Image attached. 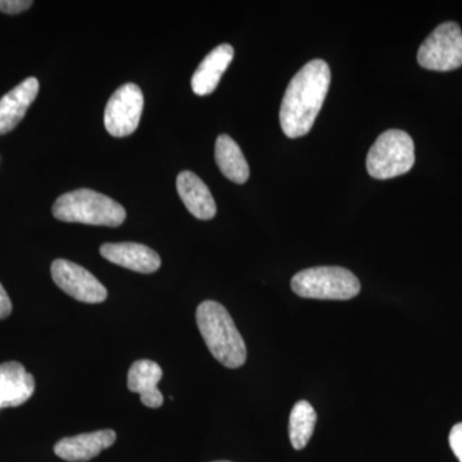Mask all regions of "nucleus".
<instances>
[{
  "mask_svg": "<svg viewBox=\"0 0 462 462\" xmlns=\"http://www.w3.org/2000/svg\"><path fill=\"white\" fill-rule=\"evenodd\" d=\"M51 272L57 287L80 302L100 303L107 300L105 285L80 264L60 258L51 263Z\"/></svg>",
  "mask_w": 462,
  "mask_h": 462,
  "instance_id": "nucleus-8",
  "label": "nucleus"
},
{
  "mask_svg": "<svg viewBox=\"0 0 462 462\" xmlns=\"http://www.w3.org/2000/svg\"><path fill=\"white\" fill-rule=\"evenodd\" d=\"M144 97L138 85L125 84L109 98L105 111V126L115 138L132 135L141 123Z\"/></svg>",
  "mask_w": 462,
  "mask_h": 462,
  "instance_id": "nucleus-7",
  "label": "nucleus"
},
{
  "mask_svg": "<svg viewBox=\"0 0 462 462\" xmlns=\"http://www.w3.org/2000/svg\"><path fill=\"white\" fill-rule=\"evenodd\" d=\"M234 58L230 44H221L207 54L191 78V89L199 97L214 93Z\"/></svg>",
  "mask_w": 462,
  "mask_h": 462,
  "instance_id": "nucleus-15",
  "label": "nucleus"
},
{
  "mask_svg": "<svg viewBox=\"0 0 462 462\" xmlns=\"http://www.w3.org/2000/svg\"><path fill=\"white\" fill-rule=\"evenodd\" d=\"M330 76L329 65L314 60L291 79L279 114L282 132L288 138H300L312 129L329 91Z\"/></svg>",
  "mask_w": 462,
  "mask_h": 462,
  "instance_id": "nucleus-1",
  "label": "nucleus"
},
{
  "mask_svg": "<svg viewBox=\"0 0 462 462\" xmlns=\"http://www.w3.org/2000/svg\"><path fill=\"white\" fill-rule=\"evenodd\" d=\"M291 289L302 298L346 300L360 293L361 284L345 267L318 266L297 273L291 279Z\"/></svg>",
  "mask_w": 462,
  "mask_h": 462,
  "instance_id": "nucleus-4",
  "label": "nucleus"
},
{
  "mask_svg": "<svg viewBox=\"0 0 462 462\" xmlns=\"http://www.w3.org/2000/svg\"><path fill=\"white\" fill-rule=\"evenodd\" d=\"M214 462H231V461H214Z\"/></svg>",
  "mask_w": 462,
  "mask_h": 462,
  "instance_id": "nucleus-21",
  "label": "nucleus"
},
{
  "mask_svg": "<svg viewBox=\"0 0 462 462\" xmlns=\"http://www.w3.org/2000/svg\"><path fill=\"white\" fill-rule=\"evenodd\" d=\"M318 415L312 404L307 401H300L294 404L289 419V437L294 449L305 448L314 434Z\"/></svg>",
  "mask_w": 462,
  "mask_h": 462,
  "instance_id": "nucleus-17",
  "label": "nucleus"
},
{
  "mask_svg": "<svg viewBox=\"0 0 462 462\" xmlns=\"http://www.w3.org/2000/svg\"><path fill=\"white\" fill-rule=\"evenodd\" d=\"M100 254L109 263L135 273H156L161 267L157 252L139 243H106L100 247Z\"/></svg>",
  "mask_w": 462,
  "mask_h": 462,
  "instance_id": "nucleus-9",
  "label": "nucleus"
},
{
  "mask_svg": "<svg viewBox=\"0 0 462 462\" xmlns=\"http://www.w3.org/2000/svg\"><path fill=\"white\" fill-rule=\"evenodd\" d=\"M176 188L182 203L194 217L199 220H211L215 217L217 207L214 197L199 175L191 171L179 173Z\"/></svg>",
  "mask_w": 462,
  "mask_h": 462,
  "instance_id": "nucleus-13",
  "label": "nucleus"
},
{
  "mask_svg": "<svg viewBox=\"0 0 462 462\" xmlns=\"http://www.w3.org/2000/svg\"><path fill=\"white\" fill-rule=\"evenodd\" d=\"M53 216L63 223L117 227L124 224L126 211L105 194L78 189L63 194L53 205Z\"/></svg>",
  "mask_w": 462,
  "mask_h": 462,
  "instance_id": "nucleus-3",
  "label": "nucleus"
},
{
  "mask_svg": "<svg viewBox=\"0 0 462 462\" xmlns=\"http://www.w3.org/2000/svg\"><path fill=\"white\" fill-rule=\"evenodd\" d=\"M216 163L229 180L245 184L249 178V166L242 149L226 134L218 136L215 149Z\"/></svg>",
  "mask_w": 462,
  "mask_h": 462,
  "instance_id": "nucleus-16",
  "label": "nucleus"
},
{
  "mask_svg": "<svg viewBox=\"0 0 462 462\" xmlns=\"http://www.w3.org/2000/svg\"><path fill=\"white\" fill-rule=\"evenodd\" d=\"M12 314V302L7 291L0 284V320H5Z\"/></svg>",
  "mask_w": 462,
  "mask_h": 462,
  "instance_id": "nucleus-20",
  "label": "nucleus"
},
{
  "mask_svg": "<svg viewBox=\"0 0 462 462\" xmlns=\"http://www.w3.org/2000/svg\"><path fill=\"white\" fill-rule=\"evenodd\" d=\"M116 438L117 436L112 430H97L93 433L63 438V439L58 440L54 446V454L65 461H89L114 445Z\"/></svg>",
  "mask_w": 462,
  "mask_h": 462,
  "instance_id": "nucleus-10",
  "label": "nucleus"
},
{
  "mask_svg": "<svg viewBox=\"0 0 462 462\" xmlns=\"http://www.w3.org/2000/svg\"><path fill=\"white\" fill-rule=\"evenodd\" d=\"M162 376L160 365L152 360H138L132 365L127 374V388L133 393L141 394L144 406L158 409L163 403L162 393L157 388Z\"/></svg>",
  "mask_w": 462,
  "mask_h": 462,
  "instance_id": "nucleus-14",
  "label": "nucleus"
},
{
  "mask_svg": "<svg viewBox=\"0 0 462 462\" xmlns=\"http://www.w3.org/2000/svg\"><path fill=\"white\" fill-rule=\"evenodd\" d=\"M449 446L458 461L462 462V422L452 428L449 433Z\"/></svg>",
  "mask_w": 462,
  "mask_h": 462,
  "instance_id": "nucleus-19",
  "label": "nucleus"
},
{
  "mask_svg": "<svg viewBox=\"0 0 462 462\" xmlns=\"http://www.w3.org/2000/svg\"><path fill=\"white\" fill-rule=\"evenodd\" d=\"M39 93V81L29 78L0 99V135H5L25 117Z\"/></svg>",
  "mask_w": 462,
  "mask_h": 462,
  "instance_id": "nucleus-12",
  "label": "nucleus"
},
{
  "mask_svg": "<svg viewBox=\"0 0 462 462\" xmlns=\"http://www.w3.org/2000/svg\"><path fill=\"white\" fill-rule=\"evenodd\" d=\"M35 392V379L17 361L0 365V409L27 402Z\"/></svg>",
  "mask_w": 462,
  "mask_h": 462,
  "instance_id": "nucleus-11",
  "label": "nucleus"
},
{
  "mask_svg": "<svg viewBox=\"0 0 462 462\" xmlns=\"http://www.w3.org/2000/svg\"><path fill=\"white\" fill-rule=\"evenodd\" d=\"M415 165V144L402 130H388L376 139L366 158L367 172L388 180L409 172Z\"/></svg>",
  "mask_w": 462,
  "mask_h": 462,
  "instance_id": "nucleus-5",
  "label": "nucleus"
},
{
  "mask_svg": "<svg viewBox=\"0 0 462 462\" xmlns=\"http://www.w3.org/2000/svg\"><path fill=\"white\" fill-rule=\"evenodd\" d=\"M197 325L207 348L218 363L238 369L247 361V346L227 310L215 300H205L197 309Z\"/></svg>",
  "mask_w": 462,
  "mask_h": 462,
  "instance_id": "nucleus-2",
  "label": "nucleus"
},
{
  "mask_svg": "<svg viewBox=\"0 0 462 462\" xmlns=\"http://www.w3.org/2000/svg\"><path fill=\"white\" fill-rule=\"evenodd\" d=\"M32 0H0V12L7 14H17L32 7Z\"/></svg>",
  "mask_w": 462,
  "mask_h": 462,
  "instance_id": "nucleus-18",
  "label": "nucleus"
},
{
  "mask_svg": "<svg viewBox=\"0 0 462 462\" xmlns=\"http://www.w3.org/2000/svg\"><path fill=\"white\" fill-rule=\"evenodd\" d=\"M418 62L431 71H452L461 67V27L456 23L438 26L419 48Z\"/></svg>",
  "mask_w": 462,
  "mask_h": 462,
  "instance_id": "nucleus-6",
  "label": "nucleus"
}]
</instances>
